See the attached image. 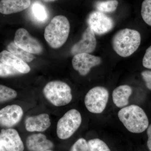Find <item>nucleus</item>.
<instances>
[{
  "instance_id": "nucleus-1",
  "label": "nucleus",
  "mask_w": 151,
  "mask_h": 151,
  "mask_svg": "<svg viewBox=\"0 0 151 151\" xmlns=\"http://www.w3.org/2000/svg\"><path fill=\"white\" fill-rule=\"evenodd\" d=\"M140 34L134 29H124L115 34L112 40L113 50L122 57H127L133 54L140 46Z\"/></svg>"
},
{
  "instance_id": "nucleus-2",
  "label": "nucleus",
  "mask_w": 151,
  "mask_h": 151,
  "mask_svg": "<svg viewBox=\"0 0 151 151\" xmlns=\"http://www.w3.org/2000/svg\"><path fill=\"white\" fill-rule=\"evenodd\" d=\"M70 29V23L67 18L64 16H57L45 28V38L52 48H59L67 41Z\"/></svg>"
},
{
  "instance_id": "nucleus-3",
  "label": "nucleus",
  "mask_w": 151,
  "mask_h": 151,
  "mask_svg": "<svg viewBox=\"0 0 151 151\" xmlns=\"http://www.w3.org/2000/svg\"><path fill=\"white\" fill-rule=\"evenodd\" d=\"M118 117L126 129L132 133H142L148 127L147 116L137 105H130L122 108L118 113Z\"/></svg>"
},
{
  "instance_id": "nucleus-4",
  "label": "nucleus",
  "mask_w": 151,
  "mask_h": 151,
  "mask_svg": "<svg viewBox=\"0 0 151 151\" xmlns=\"http://www.w3.org/2000/svg\"><path fill=\"white\" fill-rule=\"evenodd\" d=\"M43 93L45 97L50 103L57 107L68 105L72 99L70 86L61 81L48 82L45 86Z\"/></svg>"
},
{
  "instance_id": "nucleus-5",
  "label": "nucleus",
  "mask_w": 151,
  "mask_h": 151,
  "mask_svg": "<svg viewBox=\"0 0 151 151\" xmlns=\"http://www.w3.org/2000/svg\"><path fill=\"white\" fill-rule=\"evenodd\" d=\"M81 114L76 109L68 111L59 119L57 125V134L59 139L70 138L80 127L81 123Z\"/></svg>"
},
{
  "instance_id": "nucleus-6",
  "label": "nucleus",
  "mask_w": 151,
  "mask_h": 151,
  "mask_svg": "<svg viewBox=\"0 0 151 151\" xmlns=\"http://www.w3.org/2000/svg\"><path fill=\"white\" fill-rule=\"evenodd\" d=\"M109 92L105 87L96 86L87 92L84 98V103L89 112L100 114L105 110L108 102Z\"/></svg>"
},
{
  "instance_id": "nucleus-7",
  "label": "nucleus",
  "mask_w": 151,
  "mask_h": 151,
  "mask_svg": "<svg viewBox=\"0 0 151 151\" xmlns=\"http://www.w3.org/2000/svg\"><path fill=\"white\" fill-rule=\"evenodd\" d=\"M14 42L17 46L32 54H40L43 51V47L40 42L30 35L24 28L17 30Z\"/></svg>"
},
{
  "instance_id": "nucleus-8",
  "label": "nucleus",
  "mask_w": 151,
  "mask_h": 151,
  "mask_svg": "<svg viewBox=\"0 0 151 151\" xmlns=\"http://www.w3.org/2000/svg\"><path fill=\"white\" fill-rule=\"evenodd\" d=\"M88 25L95 34L102 35L110 32L114 27L113 20L103 13L94 11L89 15Z\"/></svg>"
},
{
  "instance_id": "nucleus-9",
  "label": "nucleus",
  "mask_w": 151,
  "mask_h": 151,
  "mask_svg": "<svg viewBox=\"0 0 151 151\" xmlns=\"http://www.w3.org/2000/svg\"><path fill=\"white\" fill-rule=\"evenodd\" d=\"M102 62L99 57L89 53H78L73 56L72 60L73 68L80 75L85 76L88 74L91 68L100 64Z\"/></svg>"
},
{
  "instance_id": "nucleus-10",
  "label": "nucleus",
  "mask_w": 151,
  "mask_h": 151,
  "mask_svg": "<svg viewBox=\"0 0 151 151\" xmlns=\"http://www.w3.org/2000/svg\"><path fill=\"white\" fill-rule=\"evenodd\" d=\"M96 46L95 33L88 27L83 33L81 39L71 47L70 52L73 55L78 53H92L95 50Z\"/></svg>"
},
{
  "instance_id": "nucleus-11",
  "label": "nucleus",
  "mask_w": 151,
  "mask_h": 151,
  "mask_svg": "<svg viewBox=\"0 0 151 151\" xmlns=\"http://www.w3.org/2000/svg\"><path fill=\"white\" fill-rule=\"evenodd\" d=\"M23 111L17 105H8L0 110V126L10 128L15 126L21 120Z\"/></svg>"
},
{
  "instance_id": "nucleus-12",
  "label": "nucleus",
  "mask_w": 151,
  "mask_h": 151,
  "mask_svg": "<svg viewBox=\"0 0 151 151\" xmlns=\"http://www.w3.org/2000/svg\"><path fill=\"white\" fill-rule=\"evenodd\" d=\"M0 142L6 151H23L24 146L17 130L3 129L0 133Z\"/></svg>"
},
{
  "instance_id": "nucleus-13",
  "label": "nucleus",
  "mask_w": 151,
  "mask_h": 151,
  "mask_svg": "<svg viewBox=\"0 0 151 151\" xmlns=\"http://www.w3.org/2000/svg\"><path fill=\"white\" fill-rule=\"evenodd\" d=\"M26 130L29 132H43L51 125L49 116L42 113L37 116L28 117L25 122Z\"/></svg>"
},
{
  "instance_id": "nucleus-14",
  "label": "nucleus",
  "mask_w": 151,
  "mask_h": 151,
  "mask_svg": "<svg viewBox=\"0 0 151 151\" xmlns=\"http://www.w3.org/2000/svg\"><path fill=\"white\" fill-rule=\"evenodd\" d=\"M26 145L30 151H46L53 147V143L42 134H34L28 137Z\"/></svg>"
},
{
  "instance_id": "nucleus-15",
  "label": "nucleus",
  "mask_w": 151,
  "mask_h": 151,
  "mask_svg": "<svg viewBox=\"0 0 151 151\" xmlns=\"http://www.w3.org/2000/svg\"><path fill=\"white\" fill-rule=\"evenodd\" d=\"M0 61L13 67L21 73H27L30 71V68L27 63L7 50L0 52Z\"/></svg>"
},
{
  "instance_id": "nucleus-16",
  "label": "nucleus",
  "mask_w": 151,
  "mask_h": 151,
  "mask_svg": "<svg viewBox=\"0 0 151 151\" xmlns=\"http://www.w3.org/2000/svg\"><path fill=\"white\" fill-rule=\"evenodd\" d=\"M31 0H1L0 13L8 15L24 10L30 5Z\"/></svg>"
},
{
  "instance_id": "nucleus-17",
  "label": "nucleus",
  "mask_w": 151,
  "mask_h": 151,
  "mask_svg": "<svg viewBox=\"0 0 151 151\" xmlns=\"http://www.w3.org/2000/svg\"><path fill=\"white\" fill-rule=\"evenodd\" d=\"M132 89L129 85H121L113 90L112 97L114 104L118 108H123L128 105L132 95Z\"/></svg>"
},
{
  "instance_id": "nucleus-18",
  "label": "nucleus",
  "mask_w": 151,
  "mask_h": 151,
  "mask_svg": "<svg viewBox=\"0 0 151 151\" xmlns=\"http://www.w3.org/2000/svg\"><path fill=\"white\" fill-rule=\"evenodd\" d=\"M7 48L8 51L25 62H30L35 59V57L32 54L17 46L14 42L9 44Z\"/></svg>"
},
{
  "instance_id": "nucleus-19",
  "label": "nucleus",
  "mask_w": 151,
  "mask_h": 151,
  "mask_svg": "<svg viewBox=\"0 0 151 151\" xmlns=\"http://www.w3.org/2000/svg\"><path fill=\"white\" fill-rule=\"evenodd\" d=\"M119 2L117 0L99 1L95 4L97 11L103 13L113 12L118 7Z\"/></svg>"
},
{
  "instance_id": "nucleus-20",
  "label": "nucleus",
  "mask_w": 151,
  "mask_h": 151,
  "mask_svg": "<svg viewBox=\"0 0 151 151\" xmlns=\"http://www.w3.org/2000/svg\"><path fill=\"white\" fill-rule=\"evenodd\" d=\"M17 96L15 90L0 84V103L6 102L14 99Z\"/></svg>"
},
{
  "instance_id": "nucleus-21",
  "label": "nucleus",
  "mask_w": 151,
  "mask_h": 151,
  "mask_svg": "<svg viewBox=\"0 0 151 151\" xmlns=\"http://www.w3.org/2000/svg\"><path fill=\"white\" fill-rule=\"evenodd\" d=\"M32 11L34 16L37 20L44 22L47 19V14L46 9L40 3H35L33 4Z\"/></svg>"
},
{
  "instance_id": "nucleus-22",
  "label": "nucleus",
  "mask_w": 151,
  "mask_h": 151,
  "mask_svg": "<svg viewBox=\"0 0 151 151\" xmlns=\"http://www.w3.org/2000/svg\"><path fill=\"white\" fill-rule=\"evenodd\" d=\"M88 145V151H111L106 143L99 139L89 141Z\"/></svg>"
},
{
  "instance_id": "nucleus-23",
  "label": "nucleus",
  "mask_w": 151,
  "mask_h": 151,
  "mask_svg": "<svg viewBox=\"0 0 151 151\" xmlns=\"http://www.w3.org/2000/svg\"><path fill=\"white\" fill-rule=\"evenodd\" d=\"M141 15L143 20L151 26V0H144L142 5Z\"/></svg>"
},
{
  "instance_id": "nucleus-24",
  "label": "nucleus",
  "mask_w": 151,
  "mask_h": 151,
  "mask_svg": "<svg viewBox=\"0 0 151 151\" xmlns=\"http://www.w3.org/2000/svg\"><path fill=\"white\" fill-rule=\"evenodd\" d=\"M21 73L13 67L0 61V77H5Z\"/></svg>"
},
{
  "instance_id": "nucleus-25",
  "label": "nucleus",
  "mask_w": 151,
  "mask_h": 151,
  "mask_svg": "<svg viewBox=\"0 0 151 151\" xmlns=\"http://www.w3.org/2000/svg\"><path fill=\"white\" fill-rule=\"evenodd\" d=\"M88 143L83 138H80L71 147L70 151H88Z\"/></svg>"
},
{
  "instance_id": "nucleus-26",
  "label": "nucleus",
  "mask_w": 151,
  "mask_h": 151,
  "mask_svg": "<svg viewBox=\"0 0 151 151\" xmlns=\"http://www.w3.org/2000/svg\"><path fill=\"white\" fill-rule=\"evenodd\" d=\"M142 64L146 68L151 69V45L146 50L143 58Z\"/></svg>"
},
{
  "instance_id": "nucleus-27",
  "label": "nucleus",
  "mask_w": 151,
  "mask_h": 151,
  "mask_svg": "<svg viewBox=\"0 0 151 151\" xmlns=\"http://www.w3.org/2000/svg\"><path fill=\"white\" fill-rule=\"evenodd\" d=\"M141 75L145 82L147 88L151 90V71L145 70L142 72Z\"/></svg>"
},
{
  "instance_id": "nucleus-28",
  "label": "nucleus",
  "mask_w": 151,
  "mask_h": 151,
  "mask_svg": "<svg viewBox=\"0 0 151 151\" xmlns=\"http://www.w3.org/2000/svg\"><path fill=\"white\" fill-rule=\"evenodd\" d=\"M147 128V134L148 136V140L147 142V146L149 150L151 151V124Z\"/></svg>"
},
{
  "instance_id": "nucleus-29",
  "label": "nucleus",
  "mask_w": 151,
  "mask_h": 151,
  "mask_svg": "<svg viewBox=\"0 0 151 151\" xmlns=\"http://www.w3.org/2000/svg\"><path fill=\"white\" fill-rule=\"evenodd\" d=\"M0 151H6L0 142Z\"/></svg>"
},
{
  "instance_id": "nucleus-30",
  "label": "nucleus",
  "mask_w": 151,
  "mask_h": 151,
  "mask_svg": "<svg viewBox=\"0 0 151 151\" xmlns=\"http://www.w3.org/2000/svg\"><path fill=\"white\" fill-rule=\"evenodd\" d=\"M56 0H43V1L45 2H53Z\"/></svg>"
},
{
  "instance_id": "nucleus-31",
  "label": "nucleus",
  "mask_w": 151,
  "mask_h": 151,
  "mask_svg": "<svg viewBox=\"0 0 151 151\" xmlns=\"http://www.w3.org/2000/svg\"><path fill=\"white\" fill-rule=\"evenodd\" d=\"M52 151L49 150H47V151Z\"/></svg>"
}]
</instances>
